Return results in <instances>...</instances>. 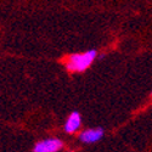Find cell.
<instances>
[{"mask_svg": "<svg viewBox=\"0 0 152 152\" xmlns=\"http://www.w3.org/2000/svg\"><path fill=\"white\" fill-rule=\"evenodd\" d=\"M97 51L96 50H89L83 54H73L69 55L66 62V68L68 72H84L90 67L93 61L96 58Z\"/></svg>", "mask_w": 152, "mask_h": 152, "instance_id": "1", "label": "cell"}, {"mask_svg": "<svg viewBox=\"0 0 152 152\" xmlns=\"http://www.w3.org/2000/svg\"><path fill=\"white\" fill-rule=\"evenodd\" d=\"M62 147L63 142L60 139L50 137L37 142L33 147V152H58L60 150H62Z\"/></svg>", "mask_w": 152, "mask_h": 152, "instance_id": "2", "label": "cell"}, {"mask_svg": "<svg viewBox=\"0 0 152 152\" xmlns=\"http://www.w3.org/2000/svg\"><path fill=\"white\" fill-rule=\"evenodd\" d=\"M104 136V129L102 128H93L84 130L79 134V140L84 144H95L100 141Z\"/></svg>", "mask_w": 152, "mask_h": 152, "instance_id": "3", "label": "cell"}, {"mask_svg": "<svg viewBox=\"0 0 152 152\" xmlns=\"http://www.w3.org/2000/svg\"><path fill=\"white\" fill-rule=\"evenodd\" d=\"M80 124H82L80 113L78 111H73L65 123V132L68 134H74L75 132L79 130Z\"/></svg>", "mask_w": 152, "mask_h": 152, "instance_id": "4", "label": "cell"}]
</instances>
